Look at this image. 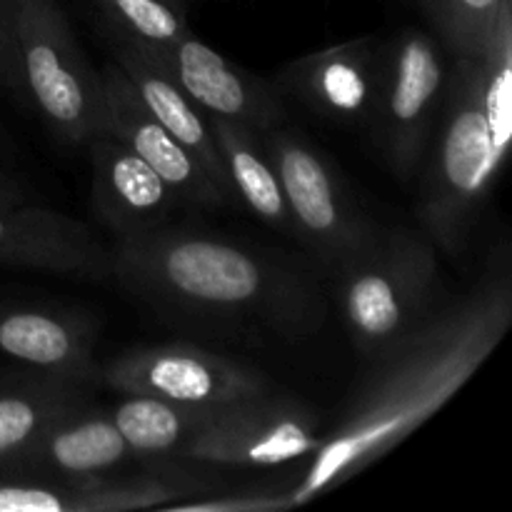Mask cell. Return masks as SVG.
<instances>
[{"label":"cell","instance_id":"obj_14","mask_svg":"<svg viewBox=\"0 0 512 512\" xmlns=\"http://www.w3.org/2000/svg\"><path fill=\"white\" fill-rule=\"evenodd\" d=\"M90 205L115 240H133L165 228L178 208L175 190L113 135L90 140Z\"/></svg>","mask_w":512,"mask_h":512},{"label":"cell","instance_id":"obj_22","mask_svg":"<svg viewBox=\"0 0 512 512\" xmlns=\"http://www.w3.org/2000/svg\"><path fill=\"white\" fill-rule=\"evenodd\" d=\"M440 45L453 58H480L512 0H423Z\"/></svg>","mask_w":512,"mask_h":512},{"label":"cell","instance_id":"obj_15","mask_svg":"<svg viewBox=\"0 0 512 512\" xmlns=\"http://www.w3.org/2000/svg\"><path fill=\"white\" fill-rule=\"evenodd\" d=\"M130 458L133 453L110 415L85 403L53 420L28 448L20 450L0 470V480L73 483L108 475Z\"/></svg>","mask_w":512,"mask_h":512},{"label":"cell","instance_id":"obj_21","mask_svg":"<svg viewBox=\"0 0 512 512\" xmlns=\"http://www.w3.org/2000/svg\"><path fill=\"white\" fill-rule=\"evenodd\" d=\"M123 403L110 410V420L123 435L130 453L148 455H178V450L198 433L205 420L218 408H193V405L170 403L150 395H123Z\"/></svg>","mask_w":512,"mask_h":512},{"label":"cell","instance_id":"obj_8","mask_svg":"<svg viewBox=\"0 0 512 512\" xmlns=\"http://www.w3.org/2000/svg\"><path fill=\"white\" fill-rule=\"evenodd\" d=\"M320 443L318 410L270 388L215 410L178 455L223 468H275L308 458Z\"/></svg>","mask_w":512,"mask_h":512},{"label":"cell","instance_id":"obj_23","mask_svg":"<svg viewBox=\"0 0 512 512\" xmlns=\"http://www.w3.org/2000/svg\"><path fill=\"white\" fill-rule=\"evenodd\" d=\"M118 40L168 45L190 33L183 13L170 0H93Z\"/></svg>","mask_w":512,"mask_h":512},{"label":"cell","instance_id":"obj_18","mask_svg":"<svg viewBox=\"0 0 512 512\" xmlns=\"http://www.w3.org/2000/svg\"><path fill=\"white\" fill-rule=\"evenodd\" d=\"M113 58L125 75L130 78L133 88L138 90L140 100L148 105L150 113L158 118V123L208 170L210 178L235 200L233 190H230L228 175H225L223 160H220L218 140H215L213 125H210V115L203 113L183 90L178 88L173 78L163 73L143 50L128 40H118L113 43Z\"/></svg>","mask_w":512,"mask_h":512},{"label":"cell","instance_id":"obj_13","mask_svg":"<svg viewBox=\"0 0 512 512\" xmlns=\"http://www.w3.org/2000/svg\"><path fill=\"white\" fill-rule=\"evenodd\" d=\"M210 483L195 473L158 468L130 478H95L73 483L0 480V512H125L163 510L178 500L208 493Z\"/></svg>","mask_w":512,"mask_h":512},{"label":"cell","instance_id":"obj_11","mask_svg":"<svg viewBox=\"0 0 512 512\" xmlns=\"http://www.w3.org/2000/svg\"><path fill=\"white\" fill-rule=\"evenodd\" d=\"M103 125L100 133L113 135L145 160L190 208H223L233 203L228 193L208 175V170L158 123L140 100L125 70L115 60L100 68Z\"/></svg>","mask_w":512,"mask_h":512},{"label":"cell","instance_id":"obj_19","mask_svg":"<svg viewBox=\"0 0 512 512\" xmlns=\"http://www.w3.org/2000/svg\"><path fill=\"white\" fill-rule=\"evenodd\" d=\"M93 380L23 365L0 378V470L53 420L90 403Z\"/></svg>","mask_w":512,"mask_h":512},{"label":"cell","instance_id":"obj_25","mask_svg":"<svg viewBox=\"0 0 512 512\" xmlns=\"http://www.w3.org/2000/svg\"><path fill=\"white\" fill-rule=\"evenodd\" d=\"M0 88L13 95L20 105L30 108L28 88H25L23 78V60H20L15 0H0Z\"/></svg>","mask_w":512,"mask_h":512},{"label":"cell","instance_id":"obj_7","mask_svg":"<svg viewBox=\"0 0 512 512\" xmlns=\"http://www.w3.org/2000/svg\"><path fill=\"white\" fill-rule=\"evenodd\" d=\"M263 143L288 200L293 235L335 275L373 238L378 223L365 215L328 158L303 135L278 125L263 133Z\"/></svg>","mask_w":512,"mask_h":512},{"label":"cell","instance_id":"obj_2","mask_svg":"<svg viewBox=\"0 0 512 512\" xmlns=\"http://www.w3.org/2000/svg\"><path fill=\"white\" fill-rule=\"evenodd\" d=\"M110 278L173 320L253 325L283 335L320 328L313 280L273 255L198 230L160 228L113 248Z\"/></svg>","mask_w":512,"mask_h":512},{"label":"cell","instance_id":"obj_4","mask_svg":"<svg viewBox=\"0 0 512 512\" xmlns=\"http://www.w3.org/2000/svg\"><path fill=\"white\" fill-rule=\"evenodd\" d=\"M333 278L355 350L375 360L435 310L438 248L423 230L378 225Z\"/></svg>","mask_w":512,"mask_h":512},{"label":"cell","instance_id":"obj_24","mask_svg":"<svg viewBox=\"0 0 512 512\" xmlns=\"http://www.w3.org/2000/svg\"><path fill=\"white\" fill-rule=\"evenodd\" d=\"M293 508L288 490H245L205 498H185L165 505L170 512H285Z\"/></svg>","mask_w":512,"mask_h":512},{"label":"cell","instance_id":"obj_20","mask_svg":"<svg viewBox=\"0 0 512 512\" xmlns=\"http://www.w3.org/2000/svg\"><path fill=\"white\" fill-rule=\"evenodd\" d=\"M210 125H213L220 160H223L235 200H243L245 208L263 223L293 233L288 200H285L273 160L265 150L263 133H255L233 120L213 118V115H210Z\"/></svg>","mask_w":512,"mask_h":512},{"label":"cell","instance_id":"obj_3","mask_svg":"<svg viewBox=\"0 0 512 512\" xmlns=\"http://www.w3.org/2000/svg\"><path fill=\"white\" fill-rule=\"evenodd\" d=\"M512 140V5L480 58H453L445 103L420 163L418 220L445 255L465 253Z\"/></svg>","mask_w":512,"mask_h":512},{"label":"cell","instance_id":"obj_9","mask_svg":"<svg viewBox=\"0 0 512 512\" xmlns=\"http://www.w3.org/2000/svg\"><path fill=\"white\" fill-rule=\"evenodd\" d=\"M98 383L120 395H150L213 410L273 388L260 370L193 343L125 350L98 365Z\"/></svg>","mask_w":512,"mask_h":512},{"label":"cell","instance_id":"obj_5","mask_svg":"<svg viewBox=\"0 0 512 512\" xmlns=\"http://www.w3.org/2000/svg\"><path fill=\"white\" fill-rule=\"evenodd\" d=\"M20 60L30 108L68 145L100 135V70L85 58L58 0H15Z\"/></svg>","mask_w":512,"mask_h":512},{"label":"cell","instance_id":"obj_12","mask_svg":"<svg viewBox=\"0 0 512 512\" xmlns=\"http://www.w3.org/2000/svg\"><path fill=\"white\" fill-rule=\"evenodd\" d=\"M380 48L375 35H360L305 53L275 73L273 88L330 123L368 128L378 100Z\"/></svg>","mask_w":512,"mask_h":512},{"label":"cell","instance_id":"obj_10","mask_svg":"<svg viewBox=\"0 0 512 512\" xmlns=\"http://www.w3.org/2000/svg\"><path fill=\"white\" fill-rule=\"evenodd\" d=\"M135 45L173 78L203 113L233 120L255 133H268L288 123V105L273 83L240 70L193 33L168 45Z\"/></svg>","mask_w":512,"mask_h":512},{"label":"cell","instance_id":"obj_6","mask_svg":"<svg viewBox=\"0 0 512 512\" xmlns=\"http://www.w3.org/2000/svg\"><path fill=\"white\" fill-rule=\"evenodd\" d=\"M448 88L443 45L420 28L400 30L380 48V85L375 100V143L400 180H413L438 125Z\"/></svg>","mask_w":512,"mask_h":512},{"label":"cell","instance_id":"obj_1","mask_svg":"<svg viewBox=\"0 0 512 512\" xmlns=\"http://www.w3.org/2000/svg\"><path fill=\"white\" fill-rule=\"evenodd\" d=\"M510 325L512 270L508 248H498L468 293L435 308L373 360L333 433L323 435L303 478L288 490L293 508L333 493L393 453L478 373Z\"/></svg>","mask_w":512,"mask_h":512},{"label":"cell","instance_id":"obj_17","mask_svg":"<svg viewBox=\"0 0 512 512\" xmlns=\"http://www.w3.org/2000/svg\"><path fill=\"white\" fill-rule=\"evenodd\" d=\"M93 320L73 310L0 300V353L20 365L98 383Z\"/></svg>","mask_w":512,"mask_h":512},{"label":"cell","instance_id":"obj_16","mask_svg":"<svg viewBox=\"0 0 512 512\" xmlns=\"http://www.w3.org/2000/svg\"><path fill=\"white\" fill-rule=\"evenodd\" d=\"M0 265L65 278H110L113 250L78 218L35 205H0Z\"/></svg>","mask_w":512,"mask_h":512},{"label":"cell","instance_id":"obj_27","mask_svg":"<svg viewBox=\"0 0 512 512\" xmlns=\"http://www.w3.org/2000/svg\"><path fill=\"white\" fill-rule=\"evenodd\" d=\"M3 138H5V135H3V128H0V143H3Z\"/></svg>","mask_w":512,"mask_h":512},{"label":"cell","instance_id":"obj_26","mask_svg":"<svg viewBox=\"0 0 512 512\" xmlns=\"http://www.w3.org/2000/svg\"><path fill=\"white\" fill-rule=\"evenodd\" d=\"M25 203H28V195L23 193V188H20L13 178L0 173V205H25Z\"/></svg>","mask_w":512,"mask_h":512}]
</instances>
